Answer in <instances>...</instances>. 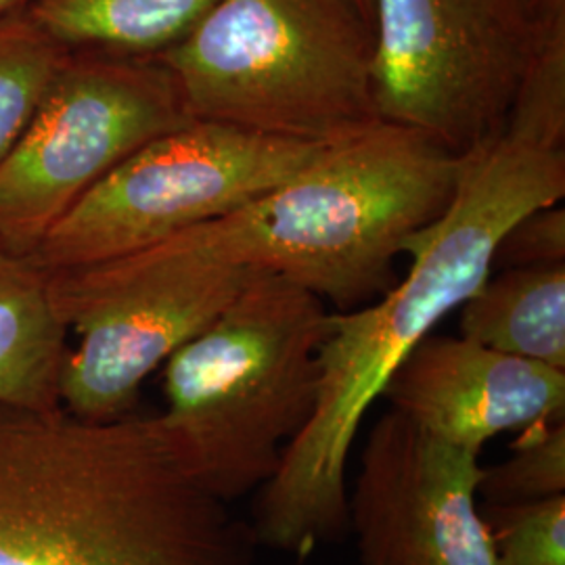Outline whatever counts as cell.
Segmentation results:
<instances>
[{
    "mask_svg": "<svg viewBox=\"0 0 565 565\" xmlns=\"http://www.w3.org/2000/svg\"><path fill=\"white\" fill-rule=\"evenodd\" d=\"M258 548L156 415L0 403V565H256Z\"/></svg>",
    "mask_w": 565,
    "mask_h": 565,
    "instance_id": "6da1fadb",
    "label": "cell"
},
{
    "mask_svg": "<svg viewBox=\"0 0 565 565\" xmlns=\"http://www.w3.org/2000/svg\"><path fill=\"white\" fill-rule=\"evenodd\" d=\"M564 195L565 147L503 130L497 141L465 156L445 214L404 245L411 258L406 279L369 306L331 312L319 350L315 413L282 457L291 484L321 497L342 492L364 417L394 371L490 277L509 226Z\"/></svg>",
    "mask_w": 565,
    "mask_h": 565,
    "instance_id": "7a4b0ae2",
    "label": "cell"
},
{
    "mask_svg": "<svg viewBox=\"0 0 565 565\" xmlns=\"http://www.w3.org/2000/svg\"><path fill=\"white\" fill-rule=\"evenodd\" d=\"M463 162L424 132L382 120L323 145L260 198L184 231L214 258L277 275L345 312L392 287L394 260L445 214Z\"/></svg>",
    "mask_w": 565,
    "mask_h": 565,
    "instance_id": "3957f363",
    "label": "cell"
},
{
    "mask_svg": "<svg viewBox=\"0 0 565 565\" xmlns=\"http://www.w3.org/2000/svg\"><path fill=\"white\" fill-rule=\"evenodd\" d=\"M329 317L312 291L258 273L163 363L158 424L184 471L216 499L233 505L268 484L310 422Z\"/></svg>",
    "mask_w": 565,
    "mask_h": 565,
    "instance_id": "277c9868",
    "label": "cell"
},
{
    "mask_svg": "<svg viewBox=\"0 0 565 565\" xmlns=\"http://www.w3.org/2000/svg\"><path fill=\"white\" fill-rule=\"evenodd\" d=\"M373 49L352 0H218L156 60L193 120L329 145L382 121Z\"/></svg>",
    "mask_w": 565,
    "mask_h": 565,
    "instance_id": "5b68a950",
    "label": "cell"
},
{
    "mask_svg": "<svg viewBox=\"0 0 565 565\" xmlns=\"http://www.w3.org/2000/svg\"><path fill=\"white\" fill-rule=\"evenodd\" d=\"M49 275L70 343L60 401L107 422L135 413L142 385L242 296L256 270L207 254L189 231L105 263Z\"/></svg>",
    "mask_w": 565,
    "mask_h": 565,
    "instance_id": "8992f818",
    "label": "cell"
},
{
    "mask_svg": "<svg viewBox=\"0 0 565 565\" xmlns=\"http://www.w3.org/2000/svg\"><path fill=\"white\" fill-rule=\"evenodd\" d=\"M323 145L191 120L142 145L44 235V273L105 263L210 223L291 179Z\"/></svg>",
    "mask_w": 565,
    "mask_h": 565,
    "instance_id": "52a82bcc",
    "label": "cell"
},
{
    "mask_svg": "<svg viewBox=\"0 0 565 565\" xmlns=\"http://www.w3.org/2000/svg\"><path fill=\"white\" fill-rule=\"evenodd\" d=\"M191 120L160 61L67 51L0 163V249L30 258L53 224L118 163Z\"/></svg>",
    "mask_w": 565,
    "mask_h": 565,
    "instance_id": "ba28073f",
    "label": "cell"
},
{
    "mask_svg": "<svg viewBox=\"0 0 565 565\" xmlns=\"http://www.w3.org/2000/svg\"><path fill=\"white\" fill-rule=\"evenodd\" d=\"M380 120L463 158L497 141L539 46L518 0H375Z\"/></svg>",
    "mask_w": 565,
    "mask_h": 565,
    "instance_id": "9c48e42d",
    "label": "cell"
},
{
    "mask_svg": "<svg viewBox=\"0 0 565 565\" xmlns=\"http://www.w3.org/2000/svg\"><path fill=\"white\" fill-rule=\"evenodd\" d=\"M480 455L390 408L366 434L348 486L361 565H497L480 509Z\"/></svg>",
    "mask_w": 565,
    "mask_h": 565,
    "instance_id": "30bf717a",
    "label": "cell"
},
{
    "mask_svg": "<svg viewBox=\"0 0 565 565\" xmlns=\"http://www.w3.org/2000/svg\"><path fill=\"white\" fill-rule=\"evenodd\" d=\"M390 408L427 434L482 455L505 431L565 417V371L463 335L429 333L387 382Z\"/></svg>",
    "mask_w": 565,
    "mask_h": 565,
    "instance_id": "8fae6325",
    "label": "cell"
},
{
    "mask_svg": "<svg viewBox=\"0 0 565 565\" xmlns=\"http://www.w3.org/2000/svg\"><path fill=\"white\" fill-rule=\"evenodd\" d=\"M70 348L49 294V275L0 249V403L60 406Z\"/></svg>",
    "mask_w": 565,
    "mask_h": 565,
    "instance_id": "7c38bea8",
    "label": "cell"
},
{
    "mask_svg": "<svg viewBox=\"0 0 565 565\" xmlns=\"http://www.w3.org/2000/svg\"><path fill=\"white\" fill-rule=\"evenodd\" d=\"M459 310L467 340L565 371V264L490 273Z\"/></svg>",
    "mask_w": 565,
    "mask_h": 565,
    "instance_id": "4fadbf2b",
    "label": "cell"
},
{
    "mask_svg": "<svg viewBox=\"0 0 565 565\" xmlns=\"http://www.w3.org/2000/svg\"><path fill=\"white\" fill-rule=\"evenodd\" d=\"M218 0H34L25 11L67 51L156 60Z\"/></svg>",
    "mask_w": 565,
    "mask_h": 565,
    "instance_id": "5bb4252c",
    "label": "cell"
},
{
    "mask_svg": "<svg viewBox=\"0 0 565 565\" xmlns=\"http://www.w3.org/2000/svg\"><path fill=\"white\" fill-rule=\"evenodd\" d=\"M65 53L28 11L0 18V163L36 114Z\"/></svg>",
    "mask_w": 565,
    "mask_h": 565,
    "instance_id": "9a60e30c",
    "label": "cell"
},
{
    "mask_svg": "<svg viewBox=\"0 0 565 565\" xmlns=\"http://www.w3.org/2000/svg\"><path fill=\"white\" fill-rule=\"evenodd\" d=\"M478 494L484 505H522L565 494V417L522 429L505 461L484 467Z\"/></svg>",
    "mask_w": 565,
    "mask_h": 565,
    "instance_id": "2e32d148",
    "label": "cell"
},
{
    "mask_svg": "<svg viewBox=\"0 0 565 565\" xmlns=\"http://www.w3.org/2000/svg\"><path fill=\"white\" fill-rule=\"evenodd\" d=\"M505 130L546 147H565V28L539 36Z\"/></svg>",
    "mask_w": 565,
    "mask_h": 565,
    "instance_id": "e0dca14e",
    "label": "cell"
},
{
    "mask_svg": "<svg viewBox=\"0 0 565 565\" xmlns=\"http://www.w3.org/2000/svg\"><path fill=\"white\" fill-rule=\"evenodd\" d=\"M497 565H565V494L522 505H480Z\"/></svg>",
    "mask_w": 565,
    "mask_h": 565,
    "instance_id": "ac0fdd59",
    "label": "cell"
},
{
    "mask_svg": "<svg viewBox=\"0 0 565 565\" xmlns=\"http://www.w3.org/2000/svg\"><path fill=\"white\" fill-rule=\"evenodd\" d=\"M557 264H565V210L559 203L532 210L511 224L492 258L499 270Z\"/></svg>",
    "mask_w": 565,
    "mask_h": 565,
    "instance_id": "d6986e66",
    "label": "cell"
},
{
    "mask_svg": "<svg viewBox=\"0 0 565 565\" xmlns=\"http://www.w3.org/2000/svg\"><path fill=\"white\" fill-rule=\"evenodd\" d=\"M518 2L539 36L551 30L565 28V0H518Z\"/></svg>",
    "mask_w": 565,
    "mask_h": 565,
    "instance_id": "ffe728a7",
    "label": "cell"
},
{
    "mask_svg": "<svg viewBox=\"0 0 565 565\" xmlns=\"http://www.w3.org/2000/svg\"><path fill=\"white\" fill-rule=\"evenodd\" d=\"M34 0H0V18L9 15V13H18L25 11Z\"/></svg>",
    "mask_w": 565,
    "mask_h": 565,
    "instance_id": "44dd1931",
    "label": "cell"
},
{
    "mask_svg": "<svg viewBox=\"0 0 565 565\" xmlns=\"http://www.w3.org/2000/svg\"><path fill=\"white\" fill-rule=\"evenodd\" d=\"M359 9H361V13H363L366 20L373 21V7H375V0H352Z\"/></svg>",
    "mask_w": 565,
    "mask_h": 565,
    "instance_id": "7402d4cb",
    "label": "cell"
}]
</instances>
